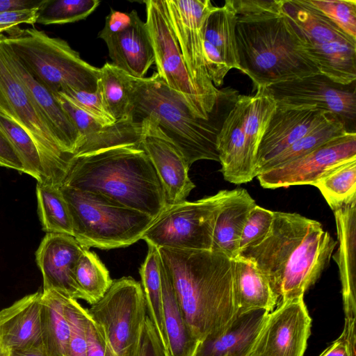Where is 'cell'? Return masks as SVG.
Masks as SVG:
<instances>
[{
  "mask_svg": "<svg viewBox=\"0 0 356 356\" xmlns=\"http://www.w3.org/2000/svg\"><path fill=\"white\" fill-rule=\"evenodd\" d=\"M159 251L193 334L202 341L225 334L238 311L232 259L211 250Z\"/></svg>",
  "mask_w": 356,
  "mask_h": 356,
  "instance_id": "obj_1",
  "label": "cell"
},
{
  "mask_svg": "<svg viewBox=\"0 0 356 356\" xmlns=\"http://www.w3.org/2000/svg\"><path fill=\"white\" fill-rule=\"evenodd\" d=\"M240 71L254 87L321 74L283 13L282 0H232Z\"/></svg>",
  "mask_w": 356,
  "mask_h": 356,
  "instance_id": "obj_2",
  "label": "cell"
},
{
  "mask_svg": "<svg viewBox=\"0 0 356 356\" xmlns=\"http://www.w3.org/2000/svg\"><path fill=\"white\" fill-rule=\"evenodd\" d=\"M266 238L239 253L269 282L280 301L304 296L329 264L337 242L316 220L297 213L273 212Z\"/></svg>",
  "mask_w": 356,
  "mask_h": 356,
  "instance_id": "obj_3",
  "label": "cell"
},
{
  "mask_svg": "<svg viewBox=\"0 0 356 356\" xmlns=\"http://www.w3.org/2000/svg\"><path fill=\"white\" fill-rule=\"evenodd\" d=\"M132 117L139 122L154 120L175 143L188 165L200 160L219 161L217 136L238 94L231 88L221 90L209 119L198 117L184 97L158 76L137 79L127 74Z\"/></svg>",
  "mask_w": 356,
  "mask_h": 356,
  "instance_id": "obj_4",
  "label": "cell"
},
{
  "mask_svg": "<svg viewBox=\"0 0 356 356\" xmlns=\"http://www.w3.org/2000/svg\"><path fill=\"white\" fill-rule=\"evenodd\" d=\"M156 218L166 207L163 186L140 145L74 157L63 185Z\"/></svg>",
  "mask_w": 356,
  "mask_h": 356,
  "instance_id": "obj_5",
  "label": "cell"
},
{
  "mask_svg": "<svg viewBox=\"0 0 356 356\" xmlns=\"http://www.w3.org/2000/svg\"><path fill=\"white\" fill-rule=\"evenodd\" d=\"M5 42L34 78L53 94L68 88L94 92L100 68L83 60L64 40L35 27L13 28Z\"/></svg>",
  "mask_w": 356,
  "mask_h": 356,
  "instance_id": "obj_6",
  "label": "cell"
},
{
  "mask_svg": "<svg viewBox=\"0 0 356 356\" xmlns=\"http://www.w3.org/2000/svg\"><path fill=\"white\" fill-rule=\"evenodd\" d=\"M70 211L73 236L83 248L111 250L140 239L154 218L106 197L62 186Z\"/></svg>",
  "mask_w": 356,
  "mask_h": 356,
  "instance_id": "obj_7",
  "label": "cell"
},
{
  "mask_svg": "<svg viewBox=\"0 0 356 356\" xmlns=\"http://www.w3.org/2000/svg\"><path fill=\"white\" fill-rule=\"evenodd\" d=\"M283 13L307 56L320 74L342 86L356 79V39L349 36L309 0H282Z\"/></svg>",
  "mask_w": 356,
  "mask_h": 356,
  "instance_id": "obj_8",
  "label": "cell"
},
{
  "mask_svg": "<svg viewBox=\"0 0 356 356\" xmlns=\"http://www.w3.org/2000/svg\"><path fill=\"white\" fill-rule=\"evenodd\" d=\"M232 190L166 206L141 239L158 248L211 250L216 218Z\"/></svg>",
  "mask_w": 356,
  "mask_h": 356,
  "instance_id": "obj_9",
  "label": "cell"
},
{
  "mask_svg": "<svg viewBox=\"0 0 356 356\" xmlns=\"http://www.w3.org/2000/svg\"><path fill=\"white\" fill-rule=\"evenodd\" d=\"M117 356H137L146 319L141 284L131 277L113 281L104 296L86 309Z\"/></svg>",
  "mask_w": 356,
  "mask_h": 356,
  "instance_id": "obj_10",
  "label": "cell"
},
{
  "mask_svg": "<svg viewBox=\"0 0 356 356\" xmlns=\"http://www.w3.org/2000/svg\"><path fill=\"white\" fill-rule=\"evenodd\" d=\"M0 88L12 118L27 131L38 149L46 184L61 187L74 156L59 147L25 87L7 65L1 49Z\"/></svg>",
  "mask_w": 356,
  "mask_h": 356,
  "instance_id": "obj_11",
  "label": "cell"
},
{
  "mask_svg": "<svg viewBox=\"0 0 356 356\" xmlns=\"http://www.w3.org/2000/svg\"><path fill=\"white\" fill-rule=\"evenodd\" d=\"M143 2L146 7L145 23L153 47L158 76L170 88L184 97L198 117L210 118L215 108L211 111L208 108L191 81L169 21L165 0Z\"/></svg>",
  "mask_w": 356,
  "mask_h": 356,
  "instance_id": "obj_12",
  "label": "cell"
},
{
  "mask_svg": "<svg viewBox=\"0 0 356 356\" xmlns=\"http://www.w3.org/2000/svg\"><path fill=\"white\" fill-rule=\"evenodd\" d=\"M168 16L186 69L200 96L213 111L221 90L209 79L204 61V28L214 9L209 0H165Z\"/></svg>",
  "mask_w": 356,
  "mask_h": 356,
  "instance_id": "obj_13",
  "label": "cell"
},
{
  "mask_svg": "<svg viewBox=\"0 0 356 356\" xmlns=\"http://www.w3.org/2000/svg\"><path fill=\"white\" fill-rule=\"evenodd\" d=\"M311 326L303 296L280 301L266 314L247 356H303Z\"/></svg>",
  "mask_w": 356,
  "mask_h": 356,
  "instance_id": "obj_14",
  "label": "cell"
},
{
  "mask_svg": "<svg viewBox=\"0 0 356 356\" xmlns=\"http://www.w3.org/2000/svg\"><path fill=\"white\" fill-rule=\"evenodd\" d=\"M321 74L291 80L267 88L277 106L316 108L339 118L346 125L356 117L355 91L345 89Z\"/></svg>",
  "mask_w": 356,
  "mask_h": 356,
  "instance_id": "obj_15",
  "label": "cell"
},
{
  "mask_svg": "<svg viewBox=\"0 0 356 356\" xmlns=\"http://www.w3.org/2000/svg\"><path fill=\"white\" fill-rule=\"evenodd\" d=\"M354 156H356V134L347 131L309 153L261 172L257 177L264 188L313 186L327 170Z\"/></svg>",
  "mask_w": 356,
  "mask_h": 356,
  "instance_id": "obj_16",
  "label": "cell"
},
{
  "mask_svg": "<svg viewBox=\"0 0 356 356\" xmlns=\"http://www.w3.org/2000/svg\"><path fill=\"white\" fill-rule=\"evenodd\" d=\"M140 122V145L159 176L166 206L186 201L195 185L188 176L190 166L184 155L154 120L144 118Z\"/></svg>",
  "mask_w": 356,
  "mask_h": 356,
  "instance_id": "obj_17",
  "label": "cell"
},
{
  "mask_svg": "<svg viewBox=\"0 0 356 356\" xmlns=\"http://www.w3.org/2000/svg\"><path fill=\"white\" fill-rule=\"evenodd\" d=\"M0 49L7 65L25 87L59 147L65 153L74 156L82 144V138L56 95L26 70L5 42L3 33L0 34Z\"/></svg>",
  "mask_w": 356,
  "mask_h": 356,
  "instance_id": "obj_18",
  "label": "cell"
},
{
  "mask_svg": "<svg viewBox=\"0 0 356 356\" xmlns=\"http://www.w3.org/2000/svg\"><path fill=\"white\" fill-rule=\"evenodd\" d=\"M83 248L73 236L47 233L35 252L36 263L43 278V291H56L88 302L74 277V268Z\"/></svg>",
  "mask_w": 356,
  "mask_h": 356,
  "instance_id": "obj_19",
  "label": "cell"
},
{
  "mask_svg": "<svg viewBox=\"0 0 356 356\" xmlns=\"http://www.w3.org/2000/svg\"><path fill=\"white\" fill-rule=\"evenodd\" d=\"M335 117L316 108L277 106L257 149L256 177L268 161L296 141Z\"/></svg>",
  "mask_w": 356,
  "mask_h": 356,
  "instance_id": "obj_20",
  "label": "cell"
},
{
  "mask_svg": "<svg viewBox=\"0 0 356 356\" xmlns=\"http://www.w3.org/2000/svg\"><path fill=\"white\" fill-rule=\"evenodd\" d=\"M68 113L82 138V144L74 157L92 154L118 146L140 145L141 122L134 119L104 126L78 108L63 93L56 95Z\"/></svg>",
  "mask_w": 356,
  "mask_h": 356,
  "instance_id": "obj_21",
  "label": "cell"
},
{
  "mask_svg": "<svg viewBox=\"0 0 356 356\" xmlns=\"http://www.w3.org/2000/svg\"><path fill=\"white\" fill-rule=\"evenodd\" d=\"M243 95H238L217 136L216 147L224 179L234 184L256 177L255 163L249 154L243 129Z\"/></svg>",
  "mask_w": 356,
  "mask_h": 356,
  "instance_id": "obj_22",
  "label": "cell"
},
{
  "mask_svg": "<svg viewBox=\"0 0 356 356\" xmlns=\"http://www.w3.org/2000/svg\"><path fill=\"white\" fill-rule=\"evenodd\" d=\"M41 296L26 295L0 311V342L9 350L43 348Z\"/></svg>",
  "mask_w": 356,
  "mask_h": 356,
  "instance_id": "obj_23",
  "label": "cell"
},
{
  "mask_svg": "<svg viewBox=\"0 0 356 356\" xmlns=\"http://www.w3.org/2000/svg\"><path fill=\"white\" fill-rule=\"evenodd\" d=\"M339 248L333 256L341 283L346 321H356V201L334 211Z\"/></svg>",
  "mask_w": 356,
  "mask_h": 356,
  "instance_id": "obj_24",
  "label": "cell"
},
{
  "mask_svg": "<svg viewBox=\"0 0 356 356\" xmlns=\"http://www.w3.org/2000/svg\"><path fill=\"white\" fill-rule=\"evenodd\" d=\"M112 64L131 76L142 79L154 63L153 47L146 23L138 15L124 31L106 40Z\"/></svg>",
  "mask_w": 356,
  "mask_h": 356,
  "instance_id": "obj_25",
  "label": "cell"
},
{
  "mask_svg": "<svg viewBox=\"0 0 356 356\" xmlns=\"http://www.w3.org/2000/svg\"><path fill=\"white\" fill-rule=\"evenodd\" d=\"M256 205L246 189L232 190L216 218L211 251L222 252L231 259L239 255L241 234L250 211Z\"/></svg>",
  "mask_w": 356,
  "mask_h": 356,
  "instance_id": "obj_26",
  "label": "cell"
},
{
  "mask_svg": "<svg viewBox=\"0 0 356 356\" xmlns=\"http://www.w3.org/2000/svg\"><path fill=\"white\" fill-rule=\"evenodd\" d=\"M238 304V316L254 311L271 312L279 297L269 282L250 261L238 256L232 259Z\"/></svg>",
  "mask_w": 356,
  "mask_h": 356,
  "instance_id": "obj_27",
  "label": "cell"
},
{
  "mask_svg": "<svg viewBox=\"0 0 356 356\" xmlns=\"http://www.w3.org/2000/svg\"><path fill=\"white\" fill-rule=\"evenodd\" d=\"M267 313L257 310L237 316L225 334L200 341L194 356H247Z\"/></svg>",
  "mask_w": 356,
  "mask_h": 356,
  "instance_id": "obj_28",
  "label": "cell"
},
{
  "mask_svg": "<svg viewBox=\"0 0 356 356\" xmlns=\"http://www.w3.org/2000/svg\"><path fill=\"white\" fill-rule=\"evenodd\" d=\"M164 325L168 339L166 356H194L200 341L193 334L183 315L171 279L160 257Z\"/></svg>",
  "mask_w": 356,
  "mask_h": 356,
  "instance_id": "obj_29",
  "label": "cell"
},
{
  "mask_svg": "<svg viewBox=\"0 0 356 356\" xmlns=\"http://www.w3.org/2000/svg\"><path fill=\"white\" fill-rule=\"evenodd\" d=\"M65 296L53 290L42 291L41 329L43 348L50 356H65L70 325L65 314Z\"/></svg>",
  "mask_w": 356,
  "mask_h": 356,
  "instance_id": "obj_30",
  "label": "cell"
},
{
  "mask_svg": "<svg viewBox=\"0 0 356 356\" xmlns=\"http://www.w3.org/2000/svg\"><path fill=\"white\" fill-rule=\"evenodd\" d=\"M236 13L232 0H226L208 15L204 28V40L220 53L230 67L240 70L236 39Z\"/></svg>",
  "mask_w": 356,
  "mask_h": 356,
  "instance_id": "obj_31",
  "label": "cell"
},
{
  "mask_svg": "<svg viewBox=\"0 0 356 356\" xmlns=\"http://www.w3.org/2000/svg\"><path fill=\"white\" fill-rule=\"evenodd\" d=\"M147 254L139 268L141 286L148 316L166 356L168 345L163 318L160 254L158 248L150 244H147Z\"/></svg>",
  "mask_w": 356,
  "mask_h": 356,
  "instance_id": "obj_32",
  "label": "cell"
},
{
  "mask_svg": "<svg viewBox=\"0 0 356 356\" xmlns=\"http://www.w3.org/2000/svg\"><path fill=\"white\" fill-rule=\"evenodd\" d=\"M313 186L333 211L356 201V156L327 170Z\"/></svg>",
  "mask_w": 356,
  "mask_h": 356,
  "instance_id": "obj_33",
  "label": "cell"
},
{
  "mask_svg": "<svg viewBox=\"0 0 356 356\" xmlns=\"http://www.w3.org/2000/svg\"><path fill=\"white\" fill-rule=\"evenodd\" d=\"M36 197L42 229L73 236L70 211L60 187L37 183Z\"/></svg>",
  "mask_w": 356,
  "mask_h": 356,
  "instance_id": "obj_34",
  "label": "cell"
},
{
  "mask_svg": "<svg viewBox=\"0 0 356 356\" xmlns=\"http://www.w3.org/2000/svg\"><path fill=\"white\" fill-rule=\"evenodd\" d=\"M105 106L116 122L134 119L127 74L111 63L100 68L98 81Z\"/></svg>",
  "mask_w": 356,
  "mask_h": 356,
  "instance_id": "obj_35",
  "label": "cell"
},
{
  "mask_svg": "<svg viewBox=\"0 0 356 356\" xmlns=\"http://www.w3.org/2000/svg\"><path fill=\"white\" fill-rule=\"evenodd\" d=\"M76 283L92 305L106 293L113 283L109 271L99 257L84 248L74 268Z\"/></svg>",
  "mask_w": 356,
  "mask_h": 356,
  "instance_id": "obj_36",
  "label": "cell"
},
{
  "mask_svg": "<svg viewBox=\"0 0 356 356\" xmlns=\"http://www.w3.org/2000/svg\"><path fill=\"white\" fill-rule=\"evenodd\" d=\"M347 131H351L347 129L339 118L335 117L327 124L309 132L291 145L268 161L262 168L260 173L300 158L330 140L346 134Z\"/></svg>",
  "mask_w": 356,
  "mask_h": 356,
  "instance_id": "obj_37",
  "label": "cell"
},
{
  "mask_svg": "<svg viewBox=\"0 0 356 356\" xmlns=\"http://www.w3.org/2000/svg\"><path fill=\"white\" fill-rule=\"evenodd\" d=\"M0 130L19 156L24 172L35 179L37 183L46 184L38 149L27 131L13 118L1 112Z\"/></svg>",
  "mask_w": 356,
  "mask_h": 356,
  "instance_id": "obj_38",
  "label": "cell"
},
{
  "mask_svg": "<svg viewBox=\"0 0 356 356\" xmlns=\"http://www.w3.org/2000/svg\"><path fill=\"white\" fill-rule=\"evenodd\" d=\"M98 0H44L38 10L36 23L64 24L86 19L99 6Z\"/></svg>",
  "mask_w": 356,
  "mask_h": 356,
  "instance_id": "obj_39",
  "label": "cell"
},
{
  "mask_svg": "<svg viewBox=\"0 0 356 356\" xmlns=\"http://www.w3.org/2000/svg\"><path fill=\"white\" fill-rule=\"evenodd\" d=\"M64 310L70 325L65 356H87L86 309L76 300L65 296Z\"/></svg>",
  "mask_w": 356,
  "mask_h": 356,
  "instance_id": "obj_40",
  "label": "cell"
},
{
  "mask_svg": "<svg viewBox=\"0 0 356 356\" xmlns=\"http://www.w3.org/2000/svg\"><path fill=\"white\" fill-rule=\"evenodd\" d=\"M309 1L344 33L356 39L355 0H309Z\"/></svg>",
  "mask_w": 356,
  "mask_h": 356,
  "instance_id": "obj_41",
  "label": "cell"
},
{
  "mask_svg": "<svg viewBox=\"0 0 356 356\" xmlns=\"http://www.w3.org/2000/svg\"><path fill=\"white\" fill-rule=\"evenodd\" d=\"M273 212L258 205L252 209L241 234L239 253L259 245L266 238L272 227Z\"/></svg>",
  "mask_w": 356,
  "mask_h": 356,
  "instance_id": "obj_42",
  "label": "cell"
},
{
  "mask_svg": "<svg viewBox=\"0 0 356 356\" xmlns=\"http://www.w3.org/2000/svg\"><path fill=\"white\" fill-rule=\"evenodd\" d=\"M62 93L78 108L104 126H110L116 122L105 106L98 83L97 90L94 92L68 88Z\"/></svg>",
  "mask_w": 356,
  "mask_h": 356,
  "instance_id": "obj_43",
  "label": "cell"
},
{
  "mask_svg": "<svg viewBox=\"0 0 356 356\" xmlns=\"http://www.w3.org/2000/svg\"><path fill=\"white\" fill-rule=\"evenodd\" d=\"M203 54L205 69L209 79L215 86L222 85L224 79L231 70L220 53L211 44L204 40Z\"/></svg>",
  "mask_w": 356,
  "mask_h": 356,
  "instance_id": "obj_44",
  "label": "cell"
},
{
  "mask_svg": "<svg viewBox=\"0 0 356 356\" xmlns=\"http://www.w3.org/2000/svg\"><path fill=\"white\" fill-rule=\"evenodd\" d=\"M87 345V356H117L107 341L102 327L88 314Z\"/></svg>",
  "mask_w": 356,
  "mask_h": 356,
  "instance_id": "obj_45",
  "label": "cell"
},
{
  "mask_svg": "<svg viewBox=\"0 0 356 356\" xmlns=\"http://www.w3.org/2000/svg\"><path fill=\"white\" fill-rule=\"evenodd\" d=\"M138 13L132 10L124 13L111 9L105 19L104 28L99 31L98 38L104 41L127 29L134 22Z\"/></svg>",
  "mask_w": 356,
  "mask_h": 356,
  "instance_id": "obj_46",
  "label": "cell"
},
{
  "mask_svg": "<svg viewBox=\"0 0 356 356\" xmlns=\"http://www.w3.org/2000/svg\"><path fill=\"white\" fill-rule=\"evenodd\" d=\"M39 8L0 11V34L19 24H35Z\"/></svg>",
  "mask_w": 356,
  "mask_h": 356,
  "instance_id": "obj_47",
  "label": "cell"
},
{
  "mask_svg": "<svg viewBox=\"0 0 356 356\" xmlns=\"http://www.w3.org/2000/svg\"><path fill=\"white\" fill-rule=\"evenodd\" d=\"M0 166L24 172V166L13 145L0 130Z\"/></svg>",
  "mask_w": 356,
  "mask_h": 356,
  "instance_id": "obj_48",
  "label": "cell"
},
{
  "mask_svg": "<svg viewBox=\"0 0 356 356\" xmlns=\"http://www.w3.org/2000/svg\"><path fill=\"white\" fill-rule=\"evenodd\" d=\"M44 0H0V11L40 7Z\"/></svg>",
  "mask_w": 356,
  "mask_h": 356,
  "instance_id": "obj_49",
  "label": "cell"
},
{
  "mask_svg": "<svg viewBox=\"0 0 356 356\" xmlns=\"http://www.w3.org/2000/svg\"><path fill=\"white\" fill-rule=\"evenodd\" d=\"M319 356H353L345 339L339 336Z\"/></svg>",
  "mask_w": 356,
  "mask_h": 356,
  "instance_id": "obj_50",
  "label": "cell"
},
{
  "mask_svg": "<svg viewBox=\"0 0 356 356\" xmlns=\"http://www.w3.org/2000/svg\"><path fill=\"white\" fill-rule=\"evenodd\" d=\"M9 356H50L43 348L10 350Z\"/></svg>",
  "mask_w": 356,
  "mask_h": 356,
  "instance_id": "obj_51",
  "label": "cell"
},
{
  "mask_svg": "<svg viewBox=\"0 0 356 356\" xmlns=\"http://www.w3.org/2000/svg\"><path fill=\"white\" fill-rule=\"evenodd\" d=\"M0 112L12 118V114L6 99L0 88Z\"/></svg>",
  "mask_w": 356,
  "mask_h": 356,
  "instance_id": "obj_52",
  "label": "cell"
},
{
  "mask_svg": "<svg viewBox=\"0 0 356 356\" xmlns=\"http://www.w3.org/2000/svg\"><path fill=\"white\" fill-rule=\"evenodd\" d=\"M10 350L5 348L0 342V356H9Z\"/></svg>",
  "mask_w": 356,
  "mask_h": 356,
  "instance_id": "obj_53",
  "label": "cell"
}]
</instances>
